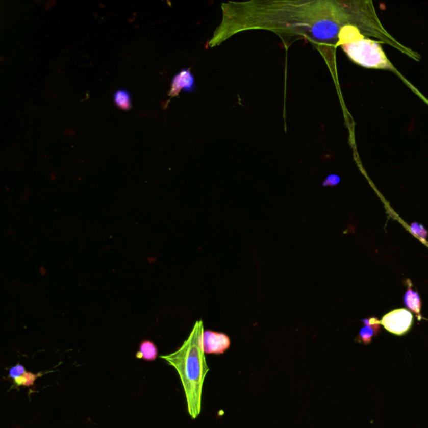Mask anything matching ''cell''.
Segmentation results:
<instances>
[{"label":"cell","instance_id":"cell-5","mask_svg":"<svg viewBox=\"0 0 428 428\" xmlns=\"http://www.w3.org/2000/svg\"><path fill=\"white\" fill-rule=\"evenodd\" d=\"M193 81L194 80L189 70H183L179 72L171 82V95H177L181 90L191 91L193 87Z\"/></svg>","mask_w":428,"mask_h":428},{"label":"cell","instance_id":"cell-12","mask_svg":"<svg viewBox=\"0 0 428 428\" xmlns=\"http://www.w3.org/2000/svg\"><path fill=\"white\" fill-rule=\"evenodd\" d=\"M36 378H37V375L26 371L23 375H21L19 377L14 380V383L18 386H27V387H29V386L34 384Z\"/></svg>","mask_w":428,"mask_h":428},{"label":"cell","instance_id":"cell-11","mask_svg":"<svg viewBox=\"0 0 428 428\" xmlns=\"http://www.w3.org/2000/svg\"><path fill=\"white\" fill-rule=\"evenodd\" d=\"M114 102L120 109L129 110L132 107V95L127 89H119L114 94Z\"/></svg>","mask_w":428,"mask_h":428},{"label":"cell","instance_id":"cell-10","mask_svg":"<svg viewBox=\"0 0 428 428\" xmlns=\"http://www.w3.org/2000/svg\"><path fill=\"white\" fill-rule=\"evenodd\" d=\"M361 37H363V35H361L357 27L351 26H345L340 30V44L342 45L349 44Z\"/></svg>","mask_w":428,"mask_h":428},{"label":"cell","instance_id":"cell-3","mask_svg":"<svg viewBox=\"0 0 428 428\" xmlns=\"http://www.w3.org/2000/svg\"><path fill=\"white\" fill-rule=\"evenodd\" d=\"M413 315L407 309H397L387 313L382 319V325L391 333L401 336L412 326Z\"/></svg>","mask_w":428,"mask_h":428},{"label":"cell","instance_id":"cell-14","mask_svg":"<svg viewBox=\"0 0 428 428\" xmlns=\"http://www.w3.org/2000/svg\"><path fill=\"white\" fill-rule=\"evenodd\" d=\"M26 370L22 365H16V366L12 367L10 370V376L13 380L17 379L21 375H23V373L26 372Z\"/></svg>","mask_w":428,"mask_h":428},{"label":"cell","instance_id":"cell-15","mask_svg":"<svg viewBox=\"0 0 428 428\" xmlns=\"http://www.w3.org/2000/svg\"><path fill=\"white\" fill-rule=\"evenodd\" d=\"M339 182H340L339 177L332 175V176L329 177L326 182L324 183V185H336L337 183H339Z\"/></svg>","mask_w":428,"mask_h":428},{"label":"cell","instance_id":"cell-4","mask_svg":"<svg viewBox=\"0 0 428 428\" xmlns=\"http://www.w3.org/2000/svg\"><path fill=\"white\" fill-rule=\"evenodd\" d=\"M231 345V340L224 333L213 331H204L203 348L205 354L222 355Z\"/></svg>","mask_w":428,"mask_h":428},{"label":"cell","instance_id":"cell-6","mask_svg":"<svg viewBox=\"0 0 428 428\" xmlns=\"http://www.w3.org/2000/svg\"><path fill=\"white\" fill-rule=\"evenodd\" d=\"M362 322L366 324V326L360 331L358 338L361 339V341L365 344H369L371 341L373 336L377 333L382 323L375 317L362 319Z\"/></svg>","mask_w":428,"mask_h":428},{"label":"cell","instance_id":"cell-1","mask_svg":"<svg viewBox=\"0 0 428 428\" xmlns=\"http://www.w3.org/2000/svg\"><path fill=\"white\" fill-rule=\"evenodd\" d=\"M204 331L203 320H197L188 339L178 350L161 357L179 373L188 412L192 419L197 418L201 412L203 387L209 371L203 348Z\"/></svg>","mask_w":428,"mask_h":428},{"label":"cell","instance_id":"cell-2","mask_svg":"<svg viewBox=\"0 0 428 428\" xmlns=\"http://www.w3.org/2000/svg\"><path fill=\"white\" fill-rule=\"evenodd\" d=\"M349 58L358 65L372 69H390L389 62L381 44L375 40L360 38L342 45Z\"/></svg>","mask_w":428,"mask_h":428},{"label":"cell","instance_id":"cell-7","mask_svg":"<svg viewBox=\"0 0 428 428\" xmlns=\"http://www.w3.org/2000/svg\"><path fill=\"white\" fill-rule=\"evenodd\" d=\"M409 285H408V290L406 292L405 295H404V303L405 306L408 307L409 310H412L413 312L417 315L418 320L421 319V301L420 295L416 290L412 289V284L409 280H407Z\"/></svg>","mask_w":428,"mask_h":428},{"label":"cell","instance_id":"cell-13","mask_svg":"<svg viewBox=\"0 0 428 428\" xmlns=\"http://www.w3.org/2000/svg\"><path fill=\"white\" fill-rule=\"evenodd\" d=\"M411 230L415 235H417L421 239H425L427 237L426 229L422 225L419 224L418 222H413L411 226Z\"/></svg>","mask_w":428,"mask_h":428},{"label":"cell","instance_id":"cell-9","mask_svg":"<svg viewBox=\"0 0 428 428\" xmlns=\"http://www.w3.org/2000/svg\"><path fill=\"white\" fill-rule=\"evenodd\" d=\"M158 350L154 343L150 340H144L141 343L139 346V350L137 353V357L139 359H143L145 361H155L158 357Z\"/></svg>","mask_w":428,"mask_h":428},{"label":"cell","instance_id":"cell-8","mask_svg":"<svg viewBox=\"0 0 428 428\" xmlns=\"http://www.w3.org/2000/svg\"><path fill=\"white\" fill-rule=\"evenodd\" d=\"M314 35L319 39H332L338 34V26L331 21H323L313 29Z\"/></svg>","mask_w":428,"mask_h":428}]
</instances>
